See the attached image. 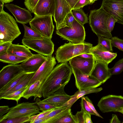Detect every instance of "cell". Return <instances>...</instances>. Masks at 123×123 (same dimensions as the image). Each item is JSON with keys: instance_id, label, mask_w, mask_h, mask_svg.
<instances>
[{"instance_id": "6da1fadb", "label": "cell", "mask_w": 123, "mask_h": 123, "mask_svg": "<svg viewBox=\"0 0 123 123\" xmlns=\"http://www.w3.org/2000/svg\"><path fill=\"white\" fill-rule=\"evenodd\" d=\"M72 74V68L67 62L57 65L42 84L43 97L46 98L67 85Z\"/></svg>"}, {"instance_id": "7a4b0ae2", "label": "cell", "mask_w": 123, "mask_h": 123, "mask_svg": "<svg viewBox=\"0 0 123 123\" xmlns=\"http://www.w3.org/2000/svg\"><path fill=\"white\" fill-rule=\"evenodd\" d=\"M21 34L13 17L4 10L0 12V44L12 42Z\"/></svg>"}, {"instance_id": "3957f363", "label": "cell", "mask_w": 123, "mask_h": 123, "mask_svg": "<svg viewBox=\"0 0 123 123\" xmlns=\"http://www.w3.org/2000/svg\"><path fill=\"white\" fill-rule=\"evenodd\" d=\"M92 45L90 43L75 44L71 42L65 43L59 47L55 54V58L58 63L67 62L75 56L85 53H89Z\"/></svg>"}, {"instance_id": "277c9868", "label": "cell", "mask_w": 123, "mask_h": 123, "mask_svg": "<svg viewBox=\"0 0 123 123\" xmlns=\"http://www.w3.org/2000/svg\"><path fill=\"white\" fill-rule=\"evenodd\" d=\"M110 16L101 7L90 11L89 17V24L92 31L98 37L110 39L112 37L107 26V20Z\"/></svg>"}, {"instance_id": "5b68a950", "label": "cell", "mask_w": 123, "mask_h": 123, "mask_svg": "<svg viewBox=\"0 0 123 123\" xmlns=\"http://www.w3.org/2000/svg\"><path fill=\"white\" fill-rule=\"evenodd\" d=\"M56 33L63 39L75 44L84 43L86 36L84 25L76 19L69 27L56 30Z\"/></svg>"}, {"instance_id": "8992f818", "label": "cell", "mask_w": 123, "mask_h": 123, "mask_svg": "<svg viewBox=\"0 0 123 123\" xmlns=\"http://www.w3.org/2000/svg\"><path fill=\"white\" fill-rule=\"evenodd\" d=\"M22 43L29 49L46 56L52 55L54 51L53 43L51 39L46 37L40 39L23 38Z\"/></svg>"}, {"instance_id": "52a82bcc", "label": "cell", "mask_w": 123, "mask_h": 123, "mask_svg": "<svg viewBox=\"0 0 123 123\" xmlns=\"http://www.w3.org/2000/svg\"><path fill=\"white\" fill-rule=\"evenodd\" d=\"M29 23L31 28L43 37L51 39L54 29L52 16L35 15Z\"/></svg>"}, {"instance_id": "ba28073f", "label": "cell", "mask_w": 123, "mask_h": 123, "mask_svg": "<svg viewBox=\"0 0 123 123\" xmlns=\"http://www.w3.org/2000/svg\"><path fill=\"white\" fill-rule=\"evenodd\" d=\"M40 112L37 102H25L10 108L9 111L0 119V122L9 118L24 116H31Z\"/></svg>"}, {"instance_id": "9c48e42d", "label": "cell", "mask_w": 123, "mask_h": 123, "mask_svg": "<svg viewBox=\"0 0 123 123\" xmlns=\"http://www.w3.org/2000/svg\"><path fill=\"white\" fill-rule=\"evenodd\" d=\"M72 68L75 79V85L79 90L96 88L102 84L90 75L85 74L77 69Z\"/></svg>"}, {"instance_id": "30bf717a", "label": "cell", "mask_w": 123, "mask_h": 123, "mask_svg": "<svg viewBox=\"0 0 123 123\" xmlns=\"http://www.w3.org/2000/svg\"><path fill=\"white\" fill-rule=\"evenodd\" d=\"M97 106L103 113L116 112L123 106V96L110 95L102 98Z\"/></svg>"}, {"instance_id": "8fae6325", "label": "cell", "mask_w": 123, "mask_h": 123, "mask_svg": "<svg viewBox=\"0 0 123 123\" xmlns=\"http://www.w3.org/2000/svg\"><path fill=\"white\" fill-rule=\"evenodd\" d=\"M101 7L123 25V0H103Z\"/></svg>"}, {"instance_id": "7c38bea8", "label": "cell", "mask_w": 123, "mask_h": 123, "mask_svg": "<svg viewBox=\"0 0 123 123\" xmlns=\"http://www.w3.org/2000/svg\"><path fill=\"white\" fill-rule=\"evenodd\" d=\"M56 63L55 59L52 55L46 56V59L35 73L27 87L38 80L42 84L52 71Z\"/></svg>"}, {"instance_id": "4fadbf2b", "label": "cell", "mask_w": 123, "mask_h": 123, "mask_svg": "<svg viewBox=\"0 0 123 123\" xmlns=\"http://www.w3.org/2000/svg\"><path fill=\"white\" fill-rule=\"evenodd\" d=\"M89 53L93 55L96 62H100L108 65L116 58L117 55L116 53L107 51L99 43L92 47L90 49Z\"/></svg>"}, {"instance_id": "5bb4252c", "label": "cell", "mask_w": 123, "mask_h": 123, "mask_svg": "<svg viewBox=\"0 0 123 123\" xmlns=\"http://www.w3.org/2000/svg\"><path fill=\"white\" fill-rule=\"evenodd\" d=\"M4 6L12 13L16 21L19 23L26 24L29 23L33 18L31 12L25 8L12 4L6 3Z\"/></svg>"}, {"instance_id": "9a60e30c", "label": "cell", "mask_w": 123, "mask_h": 123, "mask_svg": "<svg viewBox=\"0 0 123 123\" xmlns=\"http://www.w3.org/2000/svg\"><path fill=\"white\" fill-rule=\"evenodd\" d=\"M65 86L60 88L49 96L42 100L36 102L38 103H47L58 107L62 106L71 98V96L67 94L64 89Z\"/></svg>"}, {"instance_id": "2e32d148", "label": "cell", "mask_w": 123, "mask_h": 123, "mask_svg": "<svg viewBox=\"0 0 123 123\" xmlns=\"http://www.w3.org/2000/svg\"><path fill=\"white\" fill-rule=\"evenodd\" d=\"M94 58L86 59L78 56L68 62L71 67L77 69L83 73L90 75L95 63Z\"/></svg>"}, {"instance_id": "e0dca14e", "label": "cell", "mask_w": 123, "mask_h": 123, "mask_svg": "<svg viewBox=\"0 0 123 123\" xmlns=\"http://www.w3.org/2000/svg\"><path fill=\"white\" fill-rule=\"evenodd\" d=\"M55 7L53 17L57 30L59 28L67 15L71 12V9L65 0H55Z\"/></svg>"}, {"instance_id": "ac0fdd59", "label": "cell", "mask_w": 123, "mask_h": 123, "mask_svg": "<svg viewBox=\"0 0 123 123\" xmlns=\"http://www.w3.org/2000/svg\"><path fill=\"white\" fill-rule=\"evenodd\" d=\"M23 71L19 64H11L3 67L0 71V88Z\"/></svg>"}, {"instance_id": "d6986e66", "label": "cell", "mask_w": 123, "mask_h": 123, "mask_svg": "<svg viewBox=\"0 0 123 123\" xmlns=\"http://www.w3.org/2000/svg\"><path fill=\"white\" fill-rule=\"evenodd\" d=\"M46 59V57L40 54H33L19 65L25 73L36 72Z\"/></svg>"}, {"instance_id": "ffe728a7", "label": "cell", "mask_w": 123, "mask_h": 123, "mask_svg": "<svg viewBox=\"0 0 123 123\" xmlns=\"http://www.w3.org/2000/svg\"><path fill=\"white\" fill-rule=\"evenodd\" d=\"M55 0H39L33 11L35 15H51L54 17Z\"/></svg>"}, {"instance_id": "44dd1931", "label": "cell", "mask_w": 123, "mask_h": 123, "mask_svg": "<svg viewBox=\"0 0 123 123\" xmlns=\"http://www.w3.org/2000/svg\"><path fill=\"white\" fill-rule=\"evenodd\" d=\"M108 64L96 62L90 75L95 78L102 84L111 77Z\"/></svg>"}, {"instance_id": "7402d4cb", "label": "cell", "mask_w": 123, "mask_h": 123, "mask_svg": "<svg viewBox=\"0 0 123 123\" xmlns=\"http://www.w3.org/2000/svg\"><path fill=\"white\" fill-rule=\"evenodd\" d=\"M42 83L38 80L27 87L22 96L23 97L28 99L30 97H33L34 100L37 98L43 97L42 88Z\"/></svg>"}, {"instance_id": "603a6c76", "label": "cell", "mask_w": 123, "mask_h": 123, "mask_svg": "<svg viewBox=\"0 0 123 123\" xmlns=\"http://www.w3.org/2000/svg\"><path fill=\"white\" fill-rule=\"evenodd\" d=\"M18 56L28 58L32 54L29 49L24 45L11 44L8 48L7 52Z\"/></svg>"}, {"instance_id": "cb8c5ba5", "label": "cell", "mask_w": 123, "mask_h": 123, "mask_svg": "<svg viewBox=\"0 0 123 123\" xmlns=\"http://www.w3.org/2000/svg\"><path fill=\"white\" fill-rule=\"evenodd\" d=\"M103 90L102 87L93 88L88 89L79 90L74 95L71 96V98L63 106L71 108L73 104L79 98L84 95L92 93H97Z\"/></svg>"}, {"instance_id": "d4e9b609", "label": "cell", "mask_w": 123, "mask_h": 123, "mask_svg": "<svg viewBox=\"0 0 123 123\" xmlns=\"http://www.w3.org/2000/svg\"><path fill=\"white\" fill-rule=\"evenodd\" d=\"M28 73L24 71L17 75L0 88V99L4 95L16 86Z\"/></svg>"}, {"instance_id": "484cf974", "label": "cell", "mask_w": 123, "mask_h": 123, "mask_svg": "<svg viewBox=\"0 0 123 123\" xmlns=\"http://www.w3.org/2000/svg\"><path fill=\"white\" fill-rule=\"evenodd\" d=\"M28 58L20 57L7 52L0 55V61L3 63L16 64L22 63Z\"/></svg>"}, {"instance_id": "4316f807", "label": "cell", "mask_w": 123, "mask_h": 123, "mask_svg": "<svg viewBox=\"0 0 123 123\" xmlns=\"http://www.w3.org/2000/svg\"><path fill=\"white\" fill-rule=\"evenodd\" d=\"M70 108L63 106L54 109L44 117L45 119L44 123H52L54 120Z\"/></svg>"}, {"instance_id": "83f0119b", "label": "cell", "mask_w": 123, "mask_h": 123, "mask_svg": "<svg viewBox=\"0 0 123 123\" xmlns=\"http://www.w3.org/2000/svg\"><path fill=\"white\" fill-rule=\"evenodd\" d=\"M35 73H28L26 75L15 87L6 93L3 97L9 94L19 90L24 87L27 86ZM2 97L1 98L0 100L1 99Z\"/></svg>"}, {"instance_id": "f1b7e54d", "label": "cell", "mask_w": 123, "mask_h": 123, "mask_svg": "<svg viewBox=\"0 0 123 123\" xmlns=\"http://www.w3.org/2000/svg\"><path fill=\"white\" fill-rule=\"evenodd\" d=\"M52 123H77V122L70 108L54 120Z\"/></svg>"}, {"instance_id": "f546056e", "label": "cell", "mask_w": 123, "mask_h": 123, "mask_svg": "<svg viewBox=\"0 0 123 123\" xmlns=\"http://www.w3.org/2000/svg\"><path fill=\"white\" fill-rule=\"evenodd\" d=\"M71 12L75 19L82 25L88 23L87 15L81 9H73Z\"/></svg>"}, {"instance_id": "4dcf8cb0", "label": "cell", "mask_w": 123, "mask_h": 123, "mask_svg": "<svg viewBox=\"0 0 123 123\" xmlns=\"http://www.w3.org/2000/svg\"><path fill=\"white\" fill-rule=\"evenodd\" d=\"M25 33L23 38L27 39H40L43 38V37L39 34L25 24H23Z\"/></svg>"}, {"instance_id": "1f68e13d", "label": "cell", "mask_w": 123, "mask_h": 123, "mask_svg": "<svg viewBox=\"0 0 123 123\" xmlns=\"http://www.w3.org/2000/svg\"><path fill=\"white\" fill-rule=\"evenodd\" d=\"M27 86L24 87L19 90L9 94L3 97L1 99L14 100L17 104Z\"/></svg>"}, {"instance_id": "d6a6232c", "label": "cell", "mask_w": 123, "mask_h": 123, "mask_svg": "<svg viewBox=\"0 0 123 123\" xmlns=\"http://www.w3.org/2000/svg\"><path fill=\"white\" fill-rule=\"evenodd\" d=\"M98 43L100 44L107 51L113 52L111 39L102 36H98Z\"/></svg>"}, {"instance_id": "836d02e7", "label": "cell", "mask_w": 123, "mask_h": 123, "mask_svg": "<svg viewBox=\"0 0 123 123\" xmlns=\"http://www.w3.org/2000/svg\"><path fill=\"white\" fill-rule=\"evenodd\" d=\"M111 75L120 74L123 71V58L119 60L111 68H109Z\"/></svg>"}, {"instance_id": "e575fe53", "label": "cell", "mask_w": 123, "mask_h": 123, "mask_svg": "<svg viewBox=\"0 0 123 123\" xmlns=\"http://www.w3.org/2000/svg\"><path fill=\"white\" fill-rule=\"evenodd\" d=\"M30 116L16 117L4 120L0 122L1 123H28Z\"/></svg>"}, {"instance_id": "d590c367", "label": "cell", "mask_w": 123, "mask_h": 123, "mask_svg": "<svg viewBox=\"0 0 123 123\" xmlns=\"http://www.w3.org/2000/svg\"><path fill=\"white\" fill-rule=\"evenodd\" d=\"M111 39L112 47H116L123 51V39L116 37H112Z\"/></svg>"}, {"instance_id": "8d00e7d4", "label": "cell", "mask_w": 123, "mask_h": 123, "mask_svg": "<svg viewBox=\"0 0 123 123\" xmlns=\"http://www.w3.org/2000/svg\"><path fill=\"white\" fill-rule=\"evenodd\" d=\"M75 20V19L71 12H69L65 17L63 22L60 26L59 29L66 26L69 27Z\"/></svg>"}, {"instance_id": "74e56055", "label": "cell", "mask_w": 123, "mask_h": 123, "mask_svg": "<svg viewBox=\"0 0 123 123\" xmlns=\"http://www.w3.org/2000/svg\"><path fill=\"white\" fill-rule=\"evenodd\" d=\"M81 98V100L80 104L81 109L85 112H87L91 115L96 116V114L92 111L88 105L84 96Z\"/></svg>"}, {"instance_id": "f35d334b", "label": "cell", "mask_w": 123, "mask_h": 123, "mask_svg": "<svg viewBox=\"0 0 123 123\" xmlns=\"http://www.w3.org/2000/svg\"><path fill=\"white\" fill-rule=\"evenodd\" d=\"M54 109L45 111H42L38 114L30 116L28 123H32V121L35 119L42 118L45 117Z\"/></svg>"}, {"instance_id": "ab89813d", "label": "cell", "mask_w": 123, "mask_h": 123, "mask_svg": "<svg viewBox=\"0 0 123 123\" xmlns=\"http://www.w3.org/2000/svg\"><path fill=\"white\" fill-rule=\"evenodd\" d=\"M39 0H25L24 5L31 12L33 13V10Z\"/></svg>"}, {"instance_id": "60d3db41", "label": "cell", "mask_w": 123, "mask_h": 123, "mask_svg": "<svg viewBox=\"0 0 123 123\" xmlns=\"http://www.w3.org/2000/svg\"><path fill=\"white\" fill-rule=\"evenodd\" d=\"M39 108V110L42 111H44L54 109L59 107L47 103H37Z\"/></svg>"}, {"instance_id": "b9f144b4", "label": "cell", "mask_w": 123, "mask_h": 123, "mask_svg": "<svg viewBox=\"0 0 123 123\" xmlns=\"http://www.w3.org/2000/svg\"><path fill=\"white\" fill-rule=\"evenodd\" d=\"M117 22L116 19L111 16L107 18V26L109 31L110 32L113 30L115 23Z\"/></svg>"}, {"instance_id": "7bdbcfd3", "label": "cell", "mask_w": 123, "mask_h": 123, "mask_svg": "<svg viewBox=\"0 0 123 123\" xmlns=\"http://www.w3.org/2000/svg\"><path fill=\"white\" fill-rule=\"evenodd\" d=\"M85 112L81 109V110L78 111L74 115L77 123H85L84 118Z\"/></svg>"}, {"instance_id": "ee69618b", "label": "cell", "mask_w": 123, "mask_h": 123, "mask_svg": "<svg viewBox=\"0 0 123 123\" xmlns=\"http://www.w3.org/2000/svg\"><path fill=\"white\" fill-rule=\"evenodd\" d=\"M91 4L90 0H79L73 9H80Z\"/></svg>"}, {"instance_id": "f6af8a7d", "label": "cell", "mask_w": 123, "mask_h": 123, "mask_svg": "<svg viewBox=\"0 0 123 123\" xmlns=\"http://www.w3.org/2000/svg\"><path fill=\"white\" fill-rule=\"evenodd\" d=\"M84 97L88 105L92 111L96 114V116L103 118L97 111L92 102L88 98L87 96H84Z\"/></svg>"}, {"instance_id": "bcb514c9", "label": "cell", "mask_w": 123, "mask_h": 123, "mask_svg": "<svg viewBox=\"0 0 123 123\" xmlns=\"http://www.w3.org/2000/svg\"><path fill=\"white\" fill-rule=\"evenodd\" d=\"M12 43V42H9L0 44V55L6 53L8 48Z\"/></svg>"}, {"instance_id": "7dc6e473", "label": "cell", "mask_w": 123, "mask_h": 123, "mask_svg": "<svg viewBox=\"0 0 123 123\" xmlns=\"http://www.w3.org/2000/svg\"><path fill=\"white\" fill-rule=\"evenodd\" d=\"M10 109L8 106H2L0 107V119L3 115L6 113H7Z\"/></svg>"}, {"instance_id": "c3c4849f", "label": "cell", "mask_w": 123, "mask_h": 123, "mask_svg": "<svg viewBox=\"0 0 123 123\" xmlns=\"http://www.w3.org/2000/svg\"><path fill=\"white\" fill-rule=\"evenodd\" d=\"M91 115L86 112H85L84 118L85 123H92L91 118Z\"/></svg>"}, {"instance_id": "681fc988", "label": "cell", "mask_w": 123, "mask_h": 123, "mask_svg": "<svg viewBox=\"0 0 123 123\" xmlns=\"http://www.w3.org/2000/svg\"><path fill=\"white\" fill-rule=\"evenodd\" d=\"M110 123H120L121 122L116 115L112 114V118L110 120Z\"/></svg>"}, {"instance_id": "f907efd6", "label": "cell", "mask_w": 123, "mask_h": 123, "mask_svg": "<svg viewBox=\"0 0 123 123\" xmlns=\"http://www.w3.org/2000/svg\"><path fill=\"white\" fill-rule=\"evenodd\" d=\"M78 56L81 57L86 59L94 58L93 55L92 54L90 53H83Z\"/></svg>"}, {"instance_id": "816d5d0a", "label": "cell", "mask_w": 123, "mask_h": 123, "mask_svg": "<svg viewBox=\"0 0 123 123\" xmlns=\"http://www.w3.org/2000/svg\"><path fill=\"white\" fill-rule=\"evenodd\" d=\"M79 0H65L70 5L71 9L74 8V6Z\"/></svg>"}, {"instance_id": "f5cc1de1", "label": "cell", "mask_w": 123, "mask_h": 123, "mask_svg": "<svg viewBox=\"0 0 123 123\" xmlns=\"http://www.w3.org/2000/svg\"><path fill=\"white\" fill-rule=\"evenodd\" d=\"M45 119L44 118L40 119H36L34 120L32 123H44Z\"/></svg>"}, {"instance_id": "db71d44e", "label": "cell", "mask_w": 123, "mask_h": 123, "mask_svg": "<svg viewBox=\"0 0 123 123\" xmlns=\"http://www.w3.org/2000/svg\"><path fill=\"white\" fill-rule=\"evenodd\" d=\"M4 3L1 0H0V12L3 10Z\"/></svg>"}, {"instance_id": "11a10c76", "label": "cell", "mask_w": 123, "mask_h": 123, "mask_svg": "<svg viewBox=\"0 0 123 123\" xmlns=\"http://www.w3.org/2000/svg\"><path fill=\"white\" fill-rule=\"evenodd\" d=\"M3 1L4 3H7L13 1L14 0H1Z\"/></svg>"}, {"instance_id": "9f6ffc18", "label": "cell", "mask_w": 123, "mask_h": 123, "mask_svg": "<svg viewBox=\"0 0 123 123\" xmlns=\"http://www.w3.org/2000/svg\"><path fill=\"white\" fill-rule=\"evenodd\" d=\"M116 112H120L123 114V106L117 110Z\"/></svg>"}, {"instance_id": "6f0895ef", "label": "cell", "mask_w": 123, "mask_h": 123, "mask_svg": "<svg viewBox=\"0 0 123 123\" xmlns=\"http://www.w3.org/2000/svg\"><path fill=\"white\" fill-rule=\"evenodd\" d=\"M90 2L91 3V4H92L93 3H94L95 1L97 0H90Z\"/></svg>"}, {"instance_id": "680465c9", "label": "cell", "mask_w": 123, "mask_h": 123, "mask_svg": "<svg viewBox=\"0 0 123 123\" xmlns=\"http://www.w3.org/2000/svg\"></svg>"}]
</instances>
